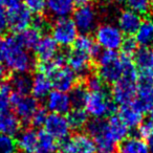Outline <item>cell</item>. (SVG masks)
<instances>
[{"mask_svg":"<svg viewBox=\"0 0 153 153\" xmlns=\"http://www.w3.org/2000/svg\"><path fill=\"white\" fill-rule=\"evenodd\" d=\"M94 41L103 51H117L121 48L124 41V34L119 26L113 23H102L94 30Z\"/></svg>","mask_w":153,"mask_h":153,"instance_id":"cell-4","label":"cell"},{"mask_svg":"<svg viewBox=\"0 0 153 153\" xmlns=\"http://www.w3.org/2000/svg\"><path fill=\"white\" fill-rule=\"evenodd\" d=\"M144 113L145 111L140 106L137 101L134 100L133 102L129 103V104L121 106L120 113L117 115L121 117L124 124L130 129V128L138 127V125L143 122Z\"/></svg>","mask_w":153,"mask_h":153,"instance_id":"cell-19","label":"cell"},{"mask_svg":"<svg viewBox=\"0 0 153 153\" xmlns=\"http://www.w3.org/2000/svg\"><path fill=\"white\" fill-rule=\"evenodd\" d=\"M137 96V81L121 79L113 84L111 98L115 104L124 106L133 102Z\"/></svg>","mask_w":153,"mask_h":153,"instance_id":"cell-13","label":"cell"},{"mask_svg":"<svg viewBox=\"0 0 153 153\" xmlns=\"http://www.w3.org/2000/svg\"><path fill=\"white\" fill-rule=\"evenodd\" d=\"M85 128L87 134L96 144L97 149H99L101 152H112L114 150L117 144L111 140L109 135L107 120L92 119L88 121Z\"/></svg>","mask_w":153,"mask_h":153,"instance_id":"cell-5","label":"cell"},{"mask_svg":"<svg viewBox=\"0 0 153 153\" xmlns=\"http://www.w3.org/2000/svg\"><path fill=\"white\" fill-rule=\"evenodd\" d=\"M12 94H13V90H12L10 83L0 84V111L10 109Z\"/></svg>","mask_w":153,"mask_h":153,"instance_id":"cell-35","label":"cell"},{"mask_svg":"<svg viewBox=\"0 0 153 153\" xmlns=\"http://www.w3.org/2000/svg\"><path fill=\"white\" fill-rule=\"evenodd\" d=\"M42 36L43 33L41 30H39L37 27L32 25L26 28V30L18 33V35H16V38H17L18 42L25 49L34 51V48L38 44V42L42 38Z\"/></svg>","mask_w":153,"mask_h":153,"instance_id":"cell-27","label":"cell"},{"mask_svg":"<svg viewBox=\"0 0 153 153\" xmlns=\"http://www.w3.org/2000/svg\"><path fill=\"white\" fill-rule=\"evenodd\" d=\"M58 150V142L44 130L38 131L36 153H56Z\"/></svg>","mask_w":153,"mask_h":153,"instance_id":"cell-32","label":"cell"},{"mask_svg":"<svg viewBox=\"0 0 153 153\" xmlns=\"http://www.w3.org/2000/svg\"><path fill=\"white\" fill-rule=\"evenodd\" d=\"M5 74H7V68L3 66V64L0 63V81L4 78Z\"/></svg>","mask_w":153,"mask_h":153,"instance_id":"cell-44","label":"cell"},{"mask_svg":"<svg viewBox=\"0 0 153 153\" xmlns=\"http://www.w3.org/2000/svg\"><path fill=\"white\" fill-rule=\"evenodd\" d=\"M53 90L51 78L42 71H38L32 76L30 94L36 100H45L49 92Z\"/></svg>","mask_w":153,"mask_h":153,"instance_id":"cell-21","label":"cell"},{"mask_svg":"<svg viewBox=\"0 0 153 153\" xmlns=\"http://www.w3.org/2000/svg\"><path fill=\"white\" fill-rule=\"evenodd\" d=\"M0 63L14 74H28L34 68V59L16 36L0 38Z\"/></svg>","mask_w":153,"mask_h":153,"instance_id":"cell-1","label":"cell"},{"mask_svg":"<svg viewBox=\"0 0 153 153\" xmlns=\"http://www.w3.org/2000/svg\"><path fill=\"white\" fill-rule=\"evenodd\" d=\"M70 125L66 115L49 113L44 123V131L53 136L57 142H64L70 134Z\"/></svg>","mask_w":153,"mask_h":153,"instance_id":"cell-12","label":"cell"},{"mask_svg":"<svg viewBox=\"0 0 153 153\" xmlns=\"http://www.w3.org/2000/svg\"><path fill=\"white\" fill-rule=\"evenodd\" d=\"M121 48L123 51L124 55L130 57L131 55H134V53L137 49V43H136L134 38H126L124 39L123 43H122Z\"/></svg>","mask_w":153,"mask_h":153,"instance_id":"cell-41","label":"cell"},{"mask_svg":"<svg viewBox=\"0 0 153 153\" xmlns=\"http://www.w3.org/2000/svg\"><path fill=\"white\" fill-rule=\"evenodd\" d=\"M148 112H149V121H151V122H152V123H153V108L152 109H150V110H149L148 111Z\"/></svg>","mask_w":153,"mask_h":153,"instance_id":"cell-47","label":"cell"},{"mask_svg":"<svg viewBox=\"0 0 153 153\" xmlns=\"http://www.w3.org/2000/svg\"><path fill=\"white\" fill-rule=\"evenodd\" d=\"M45 106L51 113L66 115L72 108L71 101L68 92L53 89L45 98Z\"/></svg>","mask_w":153,"mask_h":153,"instance_id":"cell-15","label":"cell"},{"mask_svg":"<svg viewBox=\"0 0 153 153\" xmlns=\"http://www.w3.org/2000/svg\"><path fill=\"white\" fill-rule=\"evenodd\" d=\"M100 153H113V152H100Z\"/></svg>","mask_w":153,"mask_h":153,"instance_id":"cell-49","label":"cell"},{"mask_svg":"<svg viewBox=\"0 0 153 153\" xmlns=\"http://www.w3.org/2000/svg\"><path fill=\"white\" fill-rule=\"evenodd\" d=\"M152 74H153V68H152Z\"/></svg>","mask_w":153,"mask_h":153,"instance_id":"cell-50","label":"cell"},{"mask_svg":"<svg viewBox=\"0 0 153 153\" xmlns=\"http://www.w3.org/2000/svg\"><path fill=\"white\" fill-rule=\"evenodd\" d=\"M47 115H48V113H47L46 109L40 108V107H39L36 112L34 113V115L32 117V119H30V124H32V126L34 128L42 127V126H44Z\"/></svg>","mask_w":153,"mask_h":153,"instance_id":"cell-40","label":"cell"},{"mask_svg":"<svg viewBox=\"0 0 153 153\" xmlns=\"http://www.w3.org/2000/svg\"><path fill=\"white\" fill-rule=\"evenodd\" d=\"M74 2L72 0H46L45 12L55 20L69 18L74 11Z\"/></svg>","mask_w":153,"mask_h":153,"instance_id":"cell-18","label":"cell"},{"mask_svg":"<svg viewBox=\"0 0 153 153\" xmlns=\"http://www.w3.org/2000/svg\"><path fill=\"white\" fill-rule=\"evenodd\" d=\"M16 140L11 135L0 134V153H17Z\"/></svg>","mask_w":153,"mask_h":153,"instance_id":"cell-36","label":"cell"},{"mask_svg":"<svg viewBox=\"0 0 153 153\" xmlns=\"http://www.w3.org/2000/svg\"><path fill=\"white\" fill-rule=\"evenodd\" d=\"M34 53L40 63H45L53 60L59 53V45L51 36L44 35L34 48Z\"/></svg>","mask_w":153,"mask_h":153,"instance_id":"cell-17","label":"cell"},{"mask_svg":"<svg viewBox=\"0 0 153 153\" xmlns=\"http://www.w3.org/2000/svg\"><path fill=\"white\" fill-rule=\"evenodd\" d=\"M76 5H84V4H88L90 2V0H72Z\"/></svg>","mask_w":153,"mask_h":153,"instance_id":"cell-45","label":"cell"},{"mask_svg":"<svg viewBox=\"0 0 153 153\" xmlns=\"http://www.w3.org/2000/svg\"><path fill=\"white\" fill-rule=\"evenodd\" d=\"M127 57L129 56H121L113 51H100L96 58L99 76L106 84L117 83L124 76Z\"/></svg>","mask_w":153,"mask_h":153,"instance_id":"cell-2","label":"cell"},{"mask_svg":"<svg viewBox=\"0 0 153 153\" xmlns=\"http://www.w3.org/2000/svg\"><path fill=\"white\" fill-rule=\"evenodd\" d=\"M7 28H9V25H7V9L2 4H0V38L5 34Z\"/></svg>","mask_w":153,"mask_h":153,"instance_id":"cell-42","label":"cell"},{"mask_svg":"<svg viewBox=\"0 0 153 153\" xmlns=\"http://www.w3.org/2000/svg\"><path fill=\"white\" fill-rule=\"evenodd\" d=\"M22 1H23V4L34 15H41L45 11L46 0H22Z\"/></svg>","mask_w":153,"mask_h":153,"instance_id":"cell-38","label":"cell"},{"mask_svg":"<svg viewBox=\"0 0 153 153\" xmlns=\"http://www.w3.org/2000/svg\"><path fill=\"white\" fill-rule=\"evenodd\" d=\"M107 128L111 140L117 145L125 140L129 133V128L124 124L119 115H110L107 120Z\"/></svg>","mask_w":153,"mask_h":153,"instance_id":"cell-25","label":"cell"},{"mask_svg":"<svg viewBox=\"0 0 153 153\" xmlns=\"http://www.w3.org/2000/svg\"><path fill=\"white\" fill-rule=\"evenodd\" d=\"M134 64L140 71H151L153 68V51L148 47H140L134 53Z\"/></svg>","mask_w":153,"mask_h":153,"instance_id":"cell-30","label":"cell"},{"mask_svg":"<svg viewBox=\"0 0 153 153\" xmlns=\"http://www.w3.org/2000/svg\"><path fill=\"white\" fill-rule=\"evenodd\" d=\"M151 1H152V2H153V0H151Z\"/></svg>","mask_w":153,"mask_h":153,"instance_id":"cell-51","label":"cell"},{"mask_svg":"<svg viewBox=\"0 0 153 153\" xmlns=\"http://www.w3.org/2000/svg\"><path fill=\"white\" fill-rule=\"evenodd\" d=\"M13 94L19 96L30 94L32 89V76L28 74H14L9 81Z\"/></svg>","mask_w":153,"mask_h":153,"instance_id":"cell-29","label":"cell"},{"mask_svg":"<svg viewBox=\"0 0 153 153\" xmlns=\"http://www.w3.org/2000/svg\"><path fill=\"white\" fill-rule=\"evenodd\" d=\"M72 48L76 49V51H82V53L88 55L92 59H96L98 57L99 53H100V47L97 44V42L94 41V38L89 36V35H83L81 34L76 40L74 41Z\"/></svg>","mask_w":153,"mask_h":153,"instance_id":"cell-28","label":"cell"},{"mask_svg":"<svg viewBox=\"0 0 153 153\" xmlns=\"http://www.w3.org/2000/svg\"><path fill=\"white\" fill-rule=\"evenodd\" d=\"M98 12L91 4L79 5L72 13V21L74 22L79 33L88 35L94 32L98 26Z\"/></svg>","mask_w":153,"mask_h":153,"instance_id":"cell-7","label":"cell"},{"mask_svg":"<svg viewBox=\"0 0 153 153\" xmlns=\"http://www.w3.org/2000/svg\"><path fill=\"white\" fill-rule=\"evenodd\" d=\"M119 153H149L148 143L140 136H127L120 143Z\"/></svg>","mask_w":153,"mask_h":153,"instance_id":"cell-26","label":"cell"},{"mask_svg":"<svg viewBox=\"0 0 153 153\" xmlns=\"http://www.w3.org/2000/svg\"><path fill=\"white\" fill-rule=\"evenodd\" d=\"M37 140H38V131L34 128L20 131L16 138L17 149L21 153H36Z\"/></svg>","mask_w":153,"mask_h":153,"instance_id":"cell-22","label":"cell"},{"mask_svg":"<svg viewBox=\"0 0 153 153\" xmlns=\"http://www.w3.org/2000/svg\"><path fill=\"white\" fill-rule=\"evenodd\" d=\"M88 113L84 108H76L72 107L69 112L66 114L68 123L72 130H81L86 127L88 123Z\"/></svg>","mask_w":153,"mask_h":153,"instance_id":"cell-31","label":"cell"},{"mask_svg":"<svg viewBox=\"0 0 153 153\" xmlns=\"http://www.w3.org/2000/svg\"><path fill=\"white\" fill-rule=\"evenodd\" d=\"M11 107L21 123H30L32 117L39 108V105L38 100H36L32 94L19 96L13 94L11 99Z\"/></svg>","mask_w":153,"mask_h":153,"instance_id":"cell-8","label":"cell"},{"mask_svg":"<svg viewBox=\"0 0 153 153\" xmlns=\"http://www.w3.org/2000/svg\"><path fill=\"white\" fill-rule=\"evenodd\" d=\"M124 2L127 5V9L136 12L140 15L147 14L150 11L151 0H124Z\"/></svg>","mask_w":153,"mask_h":153,"instance_id":"cell-34","label":"cell"},{"mask_svg":"<svg viewBox=\"0 0 153 153\" xmlns=\"http://www.w3.org/2000/svg\"><path fill=\"white\" fill-rule=\"evenodd\" d=\"M20 128L21 122L13 111H0V134L14 136L19 133Z\"/></svg>","mask_w":153,"mask_h":153,"instance_id":"cell-23","label":"cell"},{"mask_svg":"<svg viewBox=\"0 0 153 153\" xmlns=\"http://www.w3.org/2000/svg\"><path fill=\"white\" fill-rule=\"evenodd\" d=\"M110 2H113V3H121V2H124V0H109Z\"/></svg>","mask_w":153,"mask_h":153,"instance_id":"cell-48","label":"cell"},{"mask_svg":"<svg viewBox=\"0 0 153 153\" xmlns=\"http://www.w3.org/2000/svg\"><path fill=\"white\" fill-rule=\"evenodd\" d=\"M97 147L87 133H76L67 137L60 147L59 153H96Z\"/></svg>","mask_w":153,"mask_h":153,"instance_id":"cell-9","label":"cell"},{"mask_svg":"<svg viewBox=\"0 0 153 153\" xmlns=\"http://www.w3.org/2000/svg\"><path fill=\"white\" fill-rule=\"evenodd\" d=\"M137 132L140 137H142L143 140H150L153 137V123L149 120L144 121L138 125L137 127Z\"/></svg>","mask_w":153,"mask_h":153,"instance_id":"cell-39","label":"cell"},{"mask_svg":"<svg viewBox=\"0 0 153 153\" xmlns=\"http://www.w3.org/2000/svg\"><path fill=\"white\" fill-rule=\"evenodd\" d=\"M49 78L53 84V88L60 91L69 92L78 84L79 76H76L71 68L68 67L67 65H64L51 74Z\"/></svg>","mask_w":153,"mask_h":153,"instance_id":"cell-14","label":"cell"},{"mask_svg":"<svg viewBox=\"0 0 153 153\" xmlns=\"http://www.w3.org/2000/svg\"><path fill=\"white\" fill-rule=\"evenodd\" d=\"M84 109L92 119H105L106 117L112 115L115 109V103L107 89L88 91Z\"/></svg>","mask_w":153,"mask_h":153,"instance_id":"cell-3","label":"cell"},{"mask_svg":"<svg viewBox=\"0 0 153 153\" xmlns=\"http://www.w3.org/2000/svg\"><path fill=\"white\" fill-rule=\"evenodd\" d=\"M135 100L145 112L153 108V74L151 71H140L138 74Z\"/></svg>","mask_w":153,"mask_h":153,"instance_id":"cell-11","label":"cell"},{"mask_svg":"<svg viewBox=\"0 0 153 153\" xmlns=\"http://www.w3.org/2000/svg\"><path fill=\"white\" fill-rule=\"evenodd\" d=\"M21 1L22 0H0V4H2L7 10H10L21 4Z\"/></svg>","mask_w":153,"mask_h":153,"instance_id":"cell-43","label":"cell"},{"mask_svg":"<svg viewBox=\"0 0 153 153\" xmlns=\"http://www.w3.org/2000/svg\"><path fill=\"white\" fill-rule=\"evenodd\" d=\"M137 45H140V47H150L153 46V19L146 18L142 20L137 30L134 34Z\"/></svg>","mask_w":153,"mask_h":153,"instance_id":"cell-24","label":"cell"},{"mask_svg":"<svg viewBox=\"0 0 153 153\" xmlns=\"http://www.w3.org/2000/svg\"><path fill=\"white\" fill-rule=\"evenodd\" d=\"M68 94H69L72 107L84 108V105H85L86 99L88 96V90L85 85L76 84Z\"/></svg>","mask_w":153,"mask_h":153,"instance_id":"cell-33","label":"cell"},{"mask_svg":"<svg viewBox=\"0 0 153 153\" xmlns=\"http://www.w3.org/2000/svg\"><path fill=\"white\" fill-rule=\"evenodd\" d=\"M51 36L61 47L72 46L74 41L79 37V30L70 18L56 20L55 23L51 25Z\"/></svg>","mask_w":153,"mask_h":153,"instance_id":"cell-6","label":"cell"},{"mask_svg":"<svg viewBox=\"0 0 153 153\" xmlns=\"http://www.w3.org/2000/svg\"><path fill=\"white\" fill-rule=\"evenodd\" d=\"M148 147H149V153H153V137L148 140Z\"/></svg>","mask_w":153,"mask_h":153,"instance_id":"cell-46","label":"cell"},{"mask_svg":"<svg viewBox=\"0 0 153 153\" xmlns=\"http://www.w3.org/2000/svg\"><path fill=\"white\" fill-rule=\"evenodd\" d=\"M66 64L70 67L78 76H87L90 74L91 61L94 59L88 55L72 48L66 53Z\"/></svg>","mask_w":153,"mask_h":153,"instance_id":"cell-16","label":"cell"},{"mask_svg":"<svg viewBox=\"0 0 153 153\" xmlns=\"http://www.w3.org/2000/svg\"><path fill=\"white\" fill-rule=\"evenodd\" d=\"M85 86L88 91H101V90L107 89L106 83L99 76V74H89V76H87Z\"/></svg>","mask_w":153,"mask_h":153,"instance_id":"cell-37","label":"cell"},{"mask_svg":"<svg viewBox=\"0 0 153 153\" xmlns=\"http://www.w3.org/2000/svg\"><path fill=\"white\" fill-rule=\"evenodd\" d=\"M7 25L11 30L20 33L32 26L34 21V14L24 4H19L15 7L7 10Z\"/></svg>","mask_w":153,"mask_h":153,"instance_id":"cell-10","label":"cell"},{"mask_svg":"<svg viewBox=\"0 0 153 153\" xmlns=\"http://www.w3.org/2000/svg\"><path fill=\"white\" fill-rule=\"evenodd\" d=\"M140 22H142V18L140 14L129 9L123 10L117 17V26L124 35H128V36L135 34Z\"/></svg>","mask_w":153,"mask_h":153,"instance_id":"cell-20","label":"cell"}]
</instances>
